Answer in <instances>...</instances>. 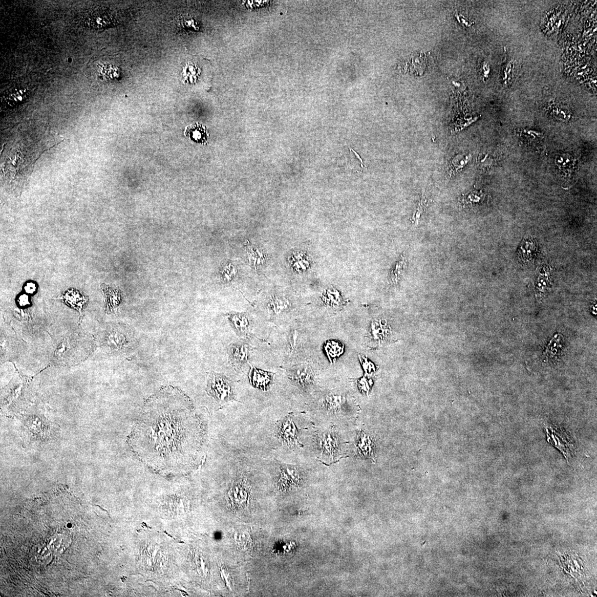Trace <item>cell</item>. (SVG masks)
<instances>
[{"mask_svg": "<svg viewBox=\"0 0 597 597\" xmlns=\"http://www.w3.org/2000/svg\"><path fill=\"white\" fill-rule=\"evenodd\" d=\"M200 427L189 401L176 390H164L145 405L129 435L142 462L162 473L189 468L199 446Z\"/></svg>", "mask_w": 597, "mask_h": 597, "instance_id": "6da1fadb", "label": "cell"}, {"mask_svg": "<svg viewBox=\"0 0 597 597\" xmlns=\"http://www.w3.org/2000/svg\"><path fill=\"white\" fill-rule=\"evenodd\" d=\"M289 308V304L285 298L275 297L272 298L268 305L270 315L274 317L279 316L287 311Z\"/></svg>", "mask_w": 597, "mask_h": 597, "instance_id": "9a60e30c", "label": "cell"}, {"mask_svg": "<svg viewBox=\"0 0 597 597\" xmlns=\"http://www.w3.org/2000/svg\"><path fill=\"white\" fill-rule=\"evenodd\" d=\"M350 149H351V151H352V152L354 153V154H355V155L356 156L357 158L359 159V160L360 161V163H361V166H362V167H363V168H365V165H364V162H363V159L360 158V157L359 156V155L357 154V152H356L355 151H354V150H353V149H352V148H350Z\"/></svg>", "mask_w": 597, "mask_h": 597, "instance_id": "484cf974", "label": "cell"}, {"mask_svg": "<svg viewBox=\"0 0 597 597\" xmlns=\"http://www.w3.org/2000/svg\"><path fill=\"white\" fill-rule=\"evenodd\" d=\"M407 260L406 257L404 254H402L398 262L397 263L396 265H395L393 269L392 270V271L390 274V276H389V280H390V282L392 284H394V285L398 284L400 281V278L401 275L403 274L404 270L407 267Z\"/></svg>", "mask_w": 597, "mask_h": 597, "instance_id": "ac0fdd59", "label": "cell"}, {"mask_svg": "<svg viewBox=\"0 0 597 597\" xmlns=\"http://www.w3.org/2000/svg\"><path fill=\"white\" fill-rule=\"evenodd\" d=\"M544 428L547 441L559 450L568 462L574 450L569 436L564 430L557 425L544 423Z\"/></svg>", "mask_w": 597, "mask_h": 597, "instance_id": "7a4b0ae2", "label": "cell"}, {"mask_svg": "<svg viewBox=\"0 0 597 597\" xmlns=\"http://www.w3.org/2000/svg\"><path fill=\"white\" fill-rule=\"evenodd\" d=\"M28 94L25 89H13L5 96L4 101L10 106H15L26 99Z\"/></svg>", "mask_w": 597, "mask_h": 597, "instance_id": "e0dca14e", "label": "cell"}, {"mask_svg": "<svg viewBox=\"0 0 597 597\" xmlns=\"http://www.w3.org/2000/svg\"><path fill=\"white\" fill-rule=\"evenodd\" d=\"M228 318L231 326L239 336H246L251 331L252 321L247 315L233 313L229 315Z\"/></svg>", "mask_w": 597, "mask_h": 597, "instance_id": "52a82bcc", "label": "cell"}, {"mask_svg": "<svg viewBox=\"0 0 597 597\" xmlns=\"http://www.w3.org/2000/svg\"><path fill=\"white\" fill-rule=\"evenodd\" d=\"M372 442L369 436L364 433L361 434L358 442V449L359 453L366 456H371V452H372Z\"/></svg>", "mask_w": 597, "mask_h": 597, "instance_id": "44dd1931", "label": "cell"}, {"mask_svg": "<svg viewBox=\"0 0 597 597\" xmlns=\"http://www.w3.org/2000/svg\"><path fill=\"white\" fill-rule=\"evenodd\" d=\"M297 469L294 466L281 467L279 483L281 488L287 489L295 485L300 481V475Z\"/></svg>", "mask_w": 597, "mask_h": 597, "instance_id": "ba28073f", "label": "cell"}, {"mask_svg": "<svg viewBox=\"0 0 597 597\" xmlns=\"http://www.w3.org/2000/svg\"><path fill=\"white\" fill-rule=\"evenodd\" d=\"M18 302L20 306H26V305L30 304L29 297L26 295L20 296L19 297Z\"/></svg>", "mask_w": 597, "mask_h": 597, "instance_id": "d4e9b609", "label": "cell"}, {"mask_svg": "<svg viewBox=\"0 0 597 597\" xmlns=\"http://www.w3.org/2000/svg\"><path fill=\"white\" fill-rule=\"evenodd\" d=\"M101 288L105 296L106 311L109 313L119 306L122 300L123 294L119 289L107 286L106 284H102Z\"/></svg>", "mask_w": 597, "mask_h": 597, "instance_id": "9c48e42d", "label": "cell"}, {"mask_svg": "<svg viewBox=\"0 0 597 597\" xmlns=\"http://www.w3.org/2000/svg\"><path fill=\"white\" fill-rule=\"evenodd\" d=\"M229 356L232 362L237 365L246 364L249 357V348L247 344L238 343L230 346L228 350Z\"/></svg>", "mask_w": 597, "mask_h": 597, "instance_id": "8fae6325", "label": "cell"}, {"mask_svg": "<svg viewBox=\"0 0 597 597\" xmlns=\"http://www.w3.org/2000/svg\"><path fill=\"white\" fill-rule=\"evenodd\" d=\"M274 374L252 367L249 374L250 382L255 388L266 391L273 383Z\"/></svg>", "mask_w": 597, "mask_h": 597, "instance_id": "5b68a950", "label": "cell"}, {"mask_svg": "<svg viewBox=\"0 0 597 597\" xmlns=\"http://www.w3.org/2000/svg\"><path fill=\"white\" fill-rule=\"evenodd\" d=\"M209 392L220 401H228L233 399L232 385L224 375L212 373L209 380Z\"/></svg>", "mask_w": 597, "mask_h": 597, "instance_id": "3957f363", "label": "cell"}, {"mask_svg": "<svg viewBox=\"0 0 597 597\" xmlns=\"http://www.w3.org/2000/svg\"><path fill=\"white\" fill-rule=\"evenodd\" d=\"M343 401L339 397H330L326 400L325 408L326 410L331 412H338L342 411Z\"/></svg>", "mask_w": 597, "mask_h": 597, "instance_id": "7402d4cb", "label": "cell"}, {"mask_svg": "<svg viewBox=\"0 0 597 597\" xmlns=\"http://www.w3.org/2000/svg\"><path fill=\"white\" fill-rule=\"evenodd\" d=\"M248 497V486L244 478L240 479L233 485L229 492V497L231 501L237 503H244Z\"/></svg>", "mask_w": 597, "mask_h": 597, "instance_id": "7c38bea8", "label": "cell"}, {"mask_svg": "<svg viewBox=\"0 0 597 597\" xmlns=\"http://www.w3.org/2000/svg\"><path fill=\"white\" fill-rule=\"evenodd\" d=\"M277 435L284 443L287 445L297 443V429L290 416H287L281 422L278 428Z\"/></svg>", "mask_w": 597, "mask_h": 597, "instance_id": "277c9868", "label": "cell"}, {"mask_svg": "<svg viewBox=\"0 0 597 597\" xmlns=\"http://www.w3.org/2000/svg\"><path fill=\"white\" fill-rule=\"evenodd\" d=\"M86 23L93 29H102L112 23V18L108 12L101 9H95L87 14Z\"/></svg>", "mask_w": 597, "mask_h": 597, "instance_id": "8992f818", "label": "cell"}, {"mask_svg": "<svg viewBox=\"0 0 597 597\" xmlns=\"http://www.w3.org/2000/svg\"><path fill=\"white\" fill-rule=\"evenodd\" d=\"M468 157H463L462 156L459 155L455 157L451 160L447 168V173L451 176L455 175L456 173L461 169L464 165L467 163Z\"/></svg>", "mask_w": 597, "mask_h": 597, "instance_id": "ffe728a7", "label": "cell"}, {"mask_svg": "<svg viewBox=\"0 0 597 597\" xmlns=\"http://www.w3.org/2000/svg\"><path fill=\"white\" fill-rule=\"evenodd\" d=\"M24 289L27 293L33 294L36 292L37 287L35 283L29 282L26 284Z\"/></svg>", "mask_w": 597, "mask_h": 597, "instance_id": "cb8c5ba5", "label": "cell"}, {"mask_svg": "<svg viewBox=\"0 0 597 597\" xmlns=\"http://www.w3.org/2000/svg\"><path fill=\"white\" fill-rule=\"evenodd\" d=\"M185 134L191 140L197 143H203L207 140V136L206 129L202 125L198 123L192 125L187 128Z\"/></svg>", "mask_w": 597, "mask_h": 597, "instance_id": "2e32d148", "label": "cell"}, {"mask_svg": "<svg viewBox=\"0 0 597 597\" xmlns=\"http://www.w3.org/2000/svg\"><path fill=\"white\" fill-rule=\"evenodd\" d=\"M427 206V197L424 195H423V194H422V197L421 198V199L420 201V203L419 204L418 209H417V210H416V212L414 213L413 217L412 218L413 223H414V222H415L416 223H418V220L420 218L421 215H422V214L425 211Z\"/></svg>", "mask_w": 597, "mask_h": 597, "instance_id": "603a6c76", "label": "cell"}, {"mask_svg": "<svg viewBox=\"0 0 597 597\" xmlns=\"http://www.w3.org/2000/svg\"><path fill=\"white\" fill-rule=\"evenodd\" d=\"M564 340L563 336L561 334H557L554 336L551 340L550 344L548 345L544 353L545 362H547L548 360L555 359L556 357L562 348Z\"/></svg>", "mask_w": 597, "mask_h": 597, "instance_id": "5bb4252c", "label": "cell"}, {"mask_svg": "<svg viewBox=\"0 0 597 597\" xmlns=\"http://www.w3.org/2000/svg\"><path fill=\"white\" fill-rule=\"evenodd\" d=\"M293 379L298 385L305 388L312 382V376L310 371L306 369H298L293 374Z\"/></svg>", "mask_w": 597, "mask_h": 597, "instance_id": "d6986e66", "label": "cell"}, {"mask_svg": "<svg viewBox=\"0 0 597 597\" xmlns=\"http://www.w3.org/2000/svg\"><path fill=\"white\" fill-rule=\"evenodd\" d=\"M323 454L332 457L336 455L339 450L337 437L332 434H326L321 443Z\"/></svg>", "mask_w": 597, "mask_h": 597, "instance_id": "4fadbf2b", "label": "cell"}, {"mask_svg": "<svg viewBox=\"0 0 597 597\" xmlns=\"http://www.w3.org/2000/svg\"><path fill=\"white\" fill-rule=\"evenodd\" d=\"M60 298L65 302L68 306L78 310L80 313L88 301V298L86 296L75 289L66 291L61 295Z\"/></svg>", "mask_w": 597, "mask_h": 597, "instance_id": "30bf717a", "label": "cell"}]
</instances>
